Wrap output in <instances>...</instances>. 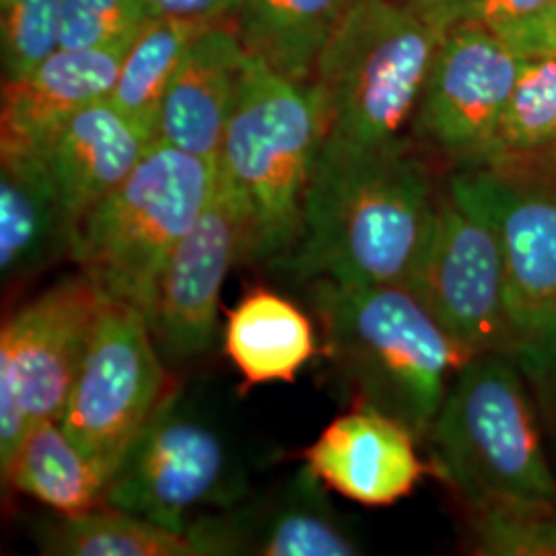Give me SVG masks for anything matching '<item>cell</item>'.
I'll return each mask as SVG.
<instances>
[{"instance_id": "26", "label": "cell", "mask_w": 556, "mask_h": 556, "mask_svg": "<svg viewBox=\"0 0 556 556\" xmlns=\"http://www.w3.org/2000/svg\"><path fill=\"white\" fill-rule=\"evenodd\" d=\"M472 553L556 556V503L507 498L468 509Z\"/></svg>"}, {"instance_id": "25", "label": "cell", "mask_w": 556, "mask_h": 556, "mask_svg": "<svg viewBox=\"0 0 556 556\" xmlns=\"http://www.w3.org/2000/svg\"><path fill=\"white\" fill-rule=\"evenodd\" d=\"M551 144H556V60L523 59L497 130L477 165L514 160Z\"/></svg>"}, {"instance_id": "8", "label": "cell", "mask_w": 556, "mask_h": 556, "mask_svg": "<svg viewBox=\"0 0 556 556\" xmlns=\"http://www.w3.org/2000/svg\"><path fill=\"white\" fill-rule=\"evenodd\" d=\"M243 493L219 427L174 383L108 480L105 503L186 534L192 516L231 509Z\"/></svg>"}, {"instance_id": "2", "label": "cell", "mask_w": 556, "mask_h": 556, "mask_svg": "<svg viewBox=\"0 0 556 556\" xmlns=\"http://www.w3.org/2000/svg\"><path fill=\"white\" fill-rule=\"evenodd\" d=\"M324 349L357 406L427 438L457 369L470 355L406 287L316 282Z\"/></svg>"}, {"instance_id": "5", "label": "cell", "mask_w": 556, "mask_h": 556, "mask_svg": "<svg viewBox=\"0 0 556 556\" xmlns=\"http://www.w3.org/2000/svg\"><path fill=\"white\" fill-rule=\"evenodd\" d=\"M217 161L153 142L83 219L73 258L105 298L149 318L161 275L213 194Z\"/></svg>"}, {"instance_id": "10", "label": "cell", "mask_w": 556, "mask_h": 556, "mask_svg": "<svg viewBox=\"0 0 556 556\" xmlns=\"http://www.w3.org/2000/svg\"><path fill=\"white\" fill-rule=\"evenodd\" d=\"M408 289L470 357H514L497 231L447 188L439 192L431 236Z\"/></svg>"}, {"instance_id": "18", "label": "cell", "mask_w": 556, "mask_h": 556, "mask_svg": "<svg viewBox=\"0 0 556 556\" xmlns=\"http://www.w3.org/2000/svg\"><path fill=\"white\" fill-rule=\"evenodd\" d=\"M130 43L60 48L25 79L4 83L2 142L38 151L66 119L108 100Z\"/></svg>"}, {"instance_id": "19", "label": "cell", "mask_w": 556, "mask_h": 556, "mask_svg": "<svg viewBox=\"0 0 556 556\" xmlns=\"http://www.w3.org/2000/svg\"><path fill=\"white\" fill-rule=\"evenodd\" d=\"M151 144L112 101L101 100L66 119L38 151L60 199L80 225L135 172Z\"/></svg>"}, {"instance_id": "23", "label": "cell", "mask_w": 556, "mask_h": 556, "mask_svg": "<svg viewBox=\"0 0 556 556\" xmlns=\"http://www.w3.org/2000/svg\"><path fill=\"white\" fill-rule=\"evenodd\" d=\"M211 25L215 23L153 17L128 46L108 100L151 142L157 137L161 103L179 62Z\"/></svg>"}, {"instance_id": "13", "label": "cell", "mask_w": 556, "mask_h": 556, "mask_svg": "<svg viewBox=\"0 0 556 556\" xmlns=\"http://www.w3.org/2000/svg\"><path fill=\"white\" fill-rule=\"evenodd\" d=\"M105 295L87 277L60 278L2 326L0 344L20 371L29 422L62 417Z\"/></svg>"}, {"instance_id": "27", "label": "cell", "mask_w": 556, "mask_h": 556, "mask_svg": "<svg viewBox=\"0 0 556 556\" xmlns=\"http://www.w3.org/2000/svg\"><path fill=\"white\" fill-rule=\"evenodd\" d=\"M62 0H0V56L4 83L31 75L60 50Z\"/></svg>"}, {"instance_id": "11", "label": "cell", "mask_w": 556, "mask_h": 556, "mask_svg": "<svg viewBox=\"0 0 556 556\" xmlns=\"http://www.w3.org/2000/svg\"><path fill=\"white\" fill-rule=\"evenodd\" d=\"M523 59L498 34L464 25L445 31L425 83L415 126L457 167L477 165L497 130Z\"/></svg>"}, {"instance_id": "31", "label": "cell", "mask_w": 556, "mask_h": 556, "mask_svg": "<svg viewBox=\"0 0 556 556\" xmlns=\"http://www.w3.org/2000/svg\"><path fill=\"white\" fill-rule=\"evenodd\" d=\"M153 17L208 21L219 23L227 15H236L239 0H142Z\"/></svg>"}, {"instance_id": "20", "label": "cell", "mask_w": 556, "mask_h": 556, "mask_svg": "<svg viewBox=\"0 0 556 556\" xmlns=\"http://www.w3.org/2000/svg\"><path fill=\"white\" fill-rule=\"evenodd\" d=\"M225 351L248 386L293 381L316 353L314 328L289 299L254 289L227 318Z\"/></svg>"}, {"instance_id": "3", "label": "cell", "mask_w": 556, "mask_h": 556, "mask_svg": "<svg viewBox=\"0 0 556 556\" xmlns=\"http://www.w3.org/2000/svg\"><path fill=\"white\" fill-rule=\"evenodd\" d=\"M326 132L318 87L287 79L248 54L217 160L243 217V260L278 266L293 252Z\"/></svg>"}, {"instance_id": "24", "label": "cell", "mask_w": 556, "mask_h": 556, "mask_svg": "<svg viewBox=\"0 0 556 556\" xmlns=\"http://www.w3.org/2000/svg\"><path fill=\"white\" fill-rule=\"evenodd\" d=\"M36 538L41 555L200 556L188 534L110 505L46 521Z\"/></svg>"}, {"instance_id": "29", "label": "cell", "mask_w": 556, "mask_h": 556, "mask_svg": "<svg viewBox=\"0 0 556 556\" xmlns=\"http://www.w3.org/2000/svg\"><path fill=\"white\" fill-rule=\"evenodd\" d=\"M439 34L475 25L498 31L528 17L548 0H408Z\"/></svg>"}, {"instance_id": "12", "label": "cell", "mask_w": 556, "mask_h": 556, "mask_svg": "<svg viewBox=\"0 0 556 556\" xmlns=\"http://www.w3.org/2000/svg\"><path fill=\"white\" fill-rule=\"evenodd\" d=\"M239 260L243 217L217 169L213 194L167 260L147 318L165 363L178 365L211 353L219 332L220 289Z\"/></svg>"}, {"instance_id": "1", "label": "cell", "mask_w": 556, "mask_h": 556, "mask_svg": "<svg viewBox=\"0 0 556 556\" xmlns=\"http://www.w3.org/2000/svg\"><path fill=\"white\" fill-rule=\"evenodd\" d=\"M438 202L433 178L408 142L358 149L326 137L298 243L278 266L316 282L408 289Z\"/></svg>"}, {"instance_id": "7", "label": "cell", "mask_w": 556, "mask_h": 556, "mask_svg": "<svg viewBox=\"0 0 556 556\" xmlns=\"http://www.w3.org/2000/svg\"><path fill=\"white\" fill-rule=\"evenodd\" d=\"M447 192L497 231L514 358L556 410V186L486 165L457 167Z\"/></svg>"}, {"instance_id": "32", "label": "cell", "mask_w": 556, "mask_h": 556, "mask_svg": "<svg viewBox=\"0 0 556 556\" xmlns=\"http://www.w3.org/2000/svg\"><path fill=\"white\" fill-rule=\"evenodd\" d=\"M486 167H497L505 172H514L519 176H528V178L542 179L548 184L556 186V144H551L546 149H540L534 153L514 157V160L498 161L491 163Z\"/></svg>"}, {"instance_id": "21", "label": "cell", "mask_w": 556, "mask_h": 556, "mask_svg": "<svg viewBox=\"0 0 556 556\" xmlns=\"http://www.w3.org/2000/svg\"><path fill=\"white\" fill-rule=\"evenodd\" d=\"M358 0H239L245 50L287 79L312 83L319 54Z\"/></svg>"}, {"instance_id": "9", "label": "cell", "mask_w": 556, "mask_h": 556, "mask_svg": "<svg viewBox=\"0 0 556 556\" xmlns=\"http://www.w3.org/2000/svg\"><path fill=\"white\" fill-rule=\"evenodd\" d=\"M163 363L139 309L105 298L60 425L108 478L174 386Z\"/></svg>"}, {"instance_id": "6", "label": "cell", "mask_w": 556, "mask_h": 556, "mask_svg": "<svg viewBox=\"0 0 556 556\" xmlns=\"http://www.w3.org/2000/svg\"><path fill=\"white\" fill-rule=\"evenodd\" d=\"M441 34L408 0H358L319 54L314 85L330 139L358 149L408 142L406 126L438 52Z\"/></svg>"}, {"instance_id": "15", "label": "cell", "mask_w": 556, "mask_h": 556, "mask_svg": "<svg viewBox=\"0 0 556 556\" xmlns=\"http://www.w3.org/2000/svg\"><path fill=\"white\" fill-rule=\"evenodd\" d=\"M305 464L326 486L367 507L408 497L425 475L417 438L369 406L334 418L305 450Z\"/></svg>"}, {"instance_id": "22", "label": "cell", "mask_w": 556, "mask_h": 556, "mask_svg": "<svg viewBox=\"0 0 556 556\" xmlns=\"http://www.w3.org/2000/svg\"><path fill=\"white\" fill-rule=\"evenodd\" d=\"M2 480L59 516H80L108 505L110 478L83 456L59 418H43L31 425Z\"/></svg>"}, {"instance_id": "16", "label": "cell", "mask_w": 556, "mask_h": 556, "mask_svg": "<svg viewBox=\"0 0 556 556\" xmlns=\"http://www.w3.org/2000/svg\"><path fill=\"white\" fill-rule=\"evenodd\" d=\"M79 219L60 199L40 151L2 142L0 277L4 287L73 258Z\"/></svg>"}, {"instance_id": "30", "label": "cell", "mask_w": 556, "mask_h": 556, "mask_svg": "<svg viewBox=\"0 0 556 556\" xmlns=\"http://www.w3.org/2000/svg\"><path fill=\"white\" fill-rule=\"evenodd\" d=\"M521 59L556 60V0L495 31Z\"/></svg>"}, {"instance_id": "14", "label": "cell", "mask_w": 556, "mask_h": 556, "mask_svg": "<svg viewBox=\"0 0 556 556\" xmlns=\"http://www.w3.org/2000/svg\"><path fill=\"white\" fill-rule=\"evenodd\" d=\"M305 464L287 484L254 505L202 516L188 528L200 556H353L358 542Z\"/></svg>"}, {"instance_id": "4", "label": "cell", "mask_w": 556, "mask_h": 556, "mask_svg": "<svg viewBox=\"0 0 556 556\" xmlns=\"http://www.w3.org/2000/svg\"><path fill=\"white\" fill-rule=\"evenodd\" d=\"M439 475L466 509L507 501H555L534 397L516 358L482 353L452 381L429 435Z\"/></svg>"}, {"instance_id": "28", "label": "cell", "mask_w": 556, "mask_h": 556, "mask_svg": "<svg viewBox=\"0 0 556 556\" xmlns=\"http://www.w3.org/2000/svg\"><path fill=\"white\" fill-rule=\"evenodd\" d=\"M153 20L142 0H62L60 48L128 43Z\"/></svg>"}, {"instance_id": "17", "label": "cell", "mask_w": 556, "mask_h": 556, "mask_svg": "<svg viewBox=\"0 0 556 556\" xmlns=\"http://www.w3.org/2000/svg\"><path fill=\"white\" fill-rule=\"evenodd\" d=\"M248 54L238 31L219 23L202 31L165 91L155 142L202 160H219Z\"/></svg>"}]
</instances>
